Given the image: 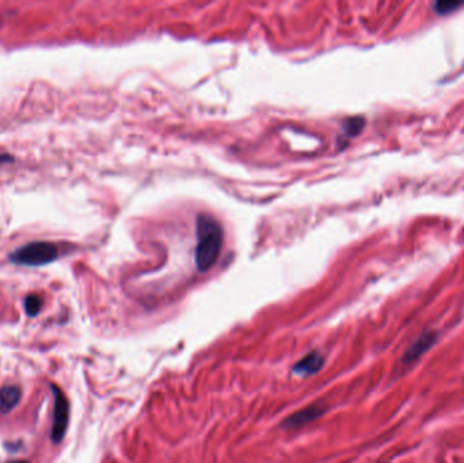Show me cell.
<instances>
[{"mask_svg": "<svg viewBox=\"0 0 464 463\" xmlns=\"http://www.w3.org/2000/svg\"><path fill=\"white\" fill-rule=\"evenodd\" d=\"M223 246V228L212 216L197 219L196 265L201 272H206L218 261Z\"/></svg>", "mask_w": 464, "mask_h": 463, "instance_id": "obj_1", "label": "cell"}, {"mask_svg": "<svg viewBox=\"0 0 464 463\" xmlns=\"http://www.w3.org/2000/svg\"><path fill=\"white\" fill-rule=\"evenodd\" d=\"M59 257V247L48 241H36L18 247L8 256V261L23 266H43Z\"/></svg>", "mask_w": 464, "mask_h": 463, "instance_id": "obj_2", "label": "cell"}, {"mask_svg": "<svg viewBox=\"0 0 464 463\" xmlns=\"http://www.w3.org/2000/svg\"><path fill=\"white\" fill-rule=\"evenodd\" d=\"M52 392L55 393V412H53L50 439L55 443H60L66 435L69 422V403L59 387L52 386Z\"/></svg>", "mask_w": 464, "mask_h": 463, "instance_id": "obj_3", "label": "cell"}, {"mask_svg": "<svg viewBox=\"0 0 464 463\" xmlns=\"http://www.w3.org/2000/svg\"><path fill=\"white\" fill-rule=\"evenodd\" d=\"M439 340V331H426L421 333L420 336L409 345V348L405 351L400 364L403 367H410L416 364L421 357L428 352L429 350L433 348V345Z\"/></svg>", "mask_w": 464, "mask_h": 463, "instance_id": "obj_4", "label": "cell"}, {"mask_svg": "<svg viewBox=\"0 0 464 463\" xmlns=\"http://www.w3.org/2000/svg\"><path fill=\"white\" fill-rule=\"evenodd\" d=\"M323 413H325V408L322 405H311V406H307V408L290 415L289 417L284 420V422L281 425L286 429H296V428H300L311 421L321 417Z\"/></svg>", "mask_w": 464, "mask_h": 463, "instance_id": "obj_5", "label": "cell"}, {"mask_svg": "<svg viewBox=\"0 0 464 463\" xmlns=\"http://www.w3.org/2000/svg\"><path fill=\"white\" fill-rule=\"evenodd\" d=\"M323 363H325L323 356L321 353L314 351V352L306 354L302 360H299L293 366L292 373L299 376L314 375V374H316L318 371L322 370Z\"/></svg>", "mask_w": 464, "mask_h": 463, "instance_id": "obj_6", "label": "cell"}, {"mask_svg": "<svg viewBox=\"0 0 464 463\" xmlns=\"http://www.w3.org/2000/svg\"><path fill=\"white\" fill-rule=\"evenodd\" d=\"M21 399V390L17 386H4L0 389V410L10 412Z\"/></svg>", "mask_w": 464, "mask_h": 463, "instance_id": "obj_7", "label": "cell"}, {"mask_svg": "<svg viewBox=\"0 0 464 463\" xmlns=\"http://www.w3.org/2000/svg\"><path fill=\"white\" fill-rule=\"evenodd\" d=\"M462 6H464V1L440 0V1H436V3L433 4V11H435L437 15H448V14L456 11L458 8H461Z\"/></svg>", "mask_w": 464, "mask_h": 463, "instance_id": "obj_8", "label": "cell"}, {"mask_svg": "<svg viewBox=\"0 0 464 463\" xmlns=\"http://www.w3.org/2000/svg\"><path fill=\"white\" fill-rule=\"evenodd\" d=\"M43 309V299L41 296L33 293L27 295L24 299V310L30 317H36Z\"/></svg>", "mask_w": 464, "mask_h": 463, "instance_id": "obj_9", "label": "cell"}, {"mask_svg": "<svg viewBox=\"0 0 464 463\" xmlns=\"http://www.w3.org/2000/svg\"><path fill=\"white\" fill-rule=\"evenodd\" d=\"M13 163L14 162V156L8 154H0V163Z\"/></svg>", "mask_w": 464, "mask_h": 463, "instance_id": "obj_10", "label": "cell"}, {"mask_svg": "<svg viewBox=\"0 0 464 463\" xmlns=\"http://www.w3.org/2000/svg\"><path fill=\"white\" fill-rule=\"evenodd\" d=\"M8 463H29V462H26V461H14V462H8Z\"/></svg>", "mask_w": 464, "mask_h": 463, "instance_id": "obj_11", "label": "cell"}]
</instances>
